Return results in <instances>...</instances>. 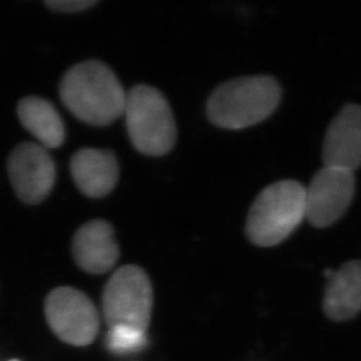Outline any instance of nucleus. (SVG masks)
Returning <instances> with one entry per match:
<instances>
[{"label": "nucleus", "instance_id": "nucleus-3", "mask_svg": "<svg viewBox=\"0 0 361 361\" xmlns=\"http://www.w3.org/2000/svg\"><path fill=\"white\" fill-rule=\"evenodd\" d=\"M305 186L292 180L271 183L250 207L246 234L258 246H274L288 238L305 219Z\"/></svg>", "mask_w": 361, "mask_h": 361}, {"label": "nucleus", "instance_id": "nucleus-15", "mask_svg": "<svg viewBox=\"0 0 361 361\" xmlns=\"http://www.w3.org/2000/svg\"><path fill=\"white\" fill-rule=\"evenodd\" d=\"M98 0H47L46 6L56 13H74L94 7Z\"/></svg>", "mask_w": 361, "mask_h": 361}, {"label": "nucleus", "instance_id": "nucleus-7", "mask_svg": "<svg viewBox=\"0 0 361 361\" xmlns=\"http://www.w3.org/2000/svg\"><path fill=\"white\" fill-rule=\"evenodd\" d=\"M305 189V219L316 228H326L350 205L355 195V174L344 169L324 166Z\"/></svg>", "mask_w": 361, "mask_h": 361}, {"label": "nucleus", "instance_id": "nucleus-5", "mask_svg": "<svg viewBox=\"0 0 361 361\" xmlns=\"http://www.w3.org/2000/svg\"><path fill=\"white\" fill-rule=\"evenodd\" d=\"M110 326L131 325L147 331L153 308V288L142 268L125 265L110 277L102 296Z\"/></svg>", "mask_w": 361, "mask_h": 361}, {"label": "nucleus", "instance_id": "nucleus-6", "mask_svg": "<svg viewBox=\"0 0 361 361\" xmlns=\"http://www.w3.org/2000/svg\"><path fill=\"white\" fill-rule=\"evenodd\" d=\"M44 314L52 332L75 347L89 345L99 329V316L94 302L83 292L61 286L50 292Z\"/></svg>", "mask_w": 361, "mask_h": 361}, {"label": "nucleus", "instance_id": "nucleus-14", "mask_svg": "<svg viewBox=\"0 0 361 361\" xmlns=\"http://www.w3.org/2000/svg\"><path fill=\"white\" fill-rule=\"evenodd\" d=\"M146 331L131 325L110 326L107 335V347L114 353L138 352L146 345Z\"/></svg>", "mask_w": 361, "mask_h": 361}, {"label": "nucleus", "instance_id": "nucleus-9", "mask_svg": "<svg viewBox=\"0 0 361 361\" xmlns=\"http://www.w3.org/2000/svg\"><path fill=\"white\" fill-rule=\"evenodd\" d=\"M325 166L355 171L361 166V106L347 104L329 125L324 141Z\"/></svg>", "mask_w": 361, "mask_h": 361}, {"label": "nucleus", "instance_id": "nucleus-12", "mask_svg": "<svg viewBox=\"0 0 361 361\" xmlns=\"http://www.w3.org/2000/svg\"><path fill=\"white\" fill-rule=\"evenodd\" d=\"M324 310L332 320L343 322L361 312V261H350L328 279Z\"/></svg>", "mask_w": 361, "mask_h": 361}, {"label": "nucleus", "instance_id": "nucleus-13", "mask_svg": "<svg viewBox=\"0 0 361 361\" xmlns=\"http://www.w3.org/2000/svg\"><path fill=\"white\" fill-rule=\"evenodd\" d=\"M18 116L25 129L47 150L65 142L63 121L51 102L39 97H26L18 104Z\"/></svg>", "mask_w": 361, "mask_h": 361}, {"label": "nucleus", "instance_id": "nucleus-2", "mask_svg": "<svg viewBox=\"0 0 361 361\" xmlns=\"http://www.w3.org/2000/svg\"><path fill=\"white\" fill-rule=\"evenodd\" d=\"M280 97V86L273 78L233 79L212 92L207 116L222 129H246L271 116Z\"/></svg>", "mask_w": 361, "mask_h": 361}, {"label": "nucleus", "instance_id": "nucleus-1", "mask_svg": "<svg viewBox=\"0 0 361 361\" xmlns=\"http://www.w3.org/2000/svg\"><path fill=\"white\" fill-rule=\"evenodd\" d=\"M59 94L67 110L91 126H109L125 113L126 92L99 61L73 66L61 80Z\"/></svg>", "mask_w": 361, "mask_h": 361}, {"label": "nucleus", "instance_id": "nucleus-10", "mask_svg": "<svg viewBox=\"0 0 361 361\" xmlns=\"http://www.w3.org/2000/svg\"><path fill=\"white\" fill-rule=\"evenodd\" d=\"M73 256L78 267L91 274H104L114 268L119 246L113 226L104 219L83 224L73 238Z\"/></svg>", "mask_w": 361, "mask_h": 361}, {"label": "nucleus", "instance_id": "nucleus-16", "mask_svg": "<svg viewBox=\"0 0 361 361\" xmlns=\"http://www.w3.org/2000/svg\"><path fill=\"white\" fill-rule=\"evenodd\" d=\"M11 361H19V360H11Z\"/></svg>", "mask_w": 361, "mask_h": 361}, {"label": "nucleus", "instance_id": "nucleus-11", "mask_svg": "<svg viewBox=\"0 0 361 361\" xmlns=\"http://www.w3.org/2000/svg\"><path fill=\"white\" fill-rule=\"evenodd\" d=\"M78 189L90 198H102L114 190L119 178L116 157L104 149H80L70 162Z\"/></svg>", "mask_w": 361, "mask_h": 361}, {"label": "nucleus", "instance_id": "nucleus-4", "mask_svg": "<svg viewBox=\"0 0 361 361\" xmlns=\"http://www.w3.org/2000/svg\"><path fill=\"white\" fill-rule=\"evenodd\" d=\"M125 116L134 147L146 155L168 154L177 140V126L166 98L146 85L126 94Z\"/></svg>", "mask_w": 361, "mask_h": 361}, {"label": "nucleus", "instance_id": "nucleus-8", "mask_svg": "<svg viewBox=\"0 0 361 361\" xmlns=\"http://www.w3.org/2000/svg\"><path fill=\"white\" fill-rule=\"evenodd\" d=\"M8 176L16 195L26 204L35 205L51 193L55 183V164L47 149L39 143L16 146L8 157Z\"/></svg>", "mask_w": 361, "mask_h": 361}]
</instances>
